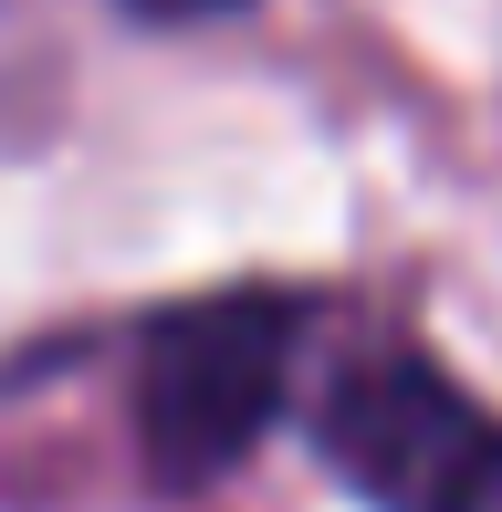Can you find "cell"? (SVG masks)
I'll list each match as a JSON object with an SVG mask.
<instances>
[{"label": "cell", "instance_id": "3957f363", "mask_svg": "<svg viewBox=\"0 0 502 512\" xmlns=\"http://www.w3.org/2000/svg\"><path fill=\"white\" fill-rule=\"evenodd\" d=\"M136 21H220V11H251V0H126Z\"/></svg>", "mask_w": 502, "mask_h": 512}, {"label": "cell", "instance_id": "7a4b0ae2", "mask_svg": "<svg viewBox=\"0 0 502 512\" xmlns=\"http://www.w3.org/2000/svg\"><path fill=\"white\" fill-rule=\"evenodd\" d=\"M304 439L367 512H502V408L419 345H356L304 398Z\"/></svg>", "mask_w": 502, "mask_h": 512}, {"label": "cell", "instance_id": "6da1fadb", "mask_svg": "<svg viewBox=\"0 0 502 512\" xmlns=\"http://www.w3.org/2000/svg\"><path fill=\"white\" fill-rule=\"evenodd\" d=\"M314 314L325 304L304 283H220L136 324L126 408L157 492H210L272 439V418L293 408V377H304Z\"/></svg>", "mask_w": 502, "mask_h": 512}]
</instances>
